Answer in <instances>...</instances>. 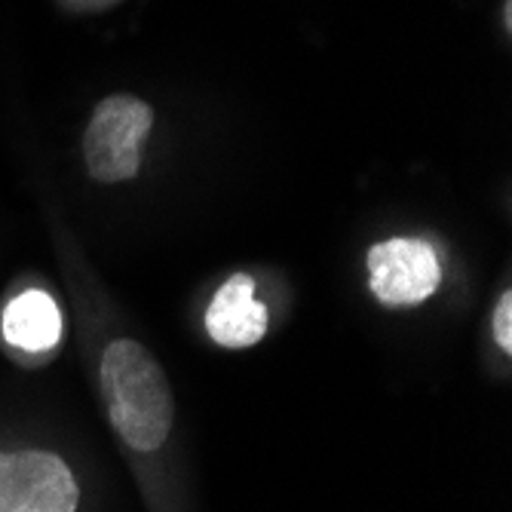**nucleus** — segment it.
<instances>
[{"mask_svg": "<svg viewBox=\"0 0 512 512\" xmlns=\"http://www.w3.org/2000/svg\"><path fill=\"white\" fill-rule=\"evenodd\" d=\"M442 283V264L427 240L396 237L368 249V286L384 307L427 301Z\"/></svg>", "mask_w": 512, "mask_h": 512, "instance_id": "nucleus-4", "label": "nucleus"}, {"mask_svg": "<svg viewBox=\"0 0 512 512\" xmlns=\"http://www.w3.org/2000/svg\"><path fill=\"white\" fill-rule=\"evenodd\" d=\"M77 503L80 485L59 454L0 451V512H74Z\"/></svg>", "mask_w": 512, "mask_h": 512, "instance_id": "nucleus-3", "label": "nucleus"}, {"mask_svg": "<svg viewBox=\"0 0 512 512\" xmlns=\"http://www.w3.org/2000/svg\"><path fill=\"white\" fill-rule=\"evenodd\" d=\"M154 129V111L135 96H108L92 111L83 135V160L96 181H129L142 169V145Z\"/></svg>", "mask_w": 512, "mask_h": 512, "instance_id": "nucleus-2", "label": "nucleus"}, {"mask_svg": "<svg viewBox=\"0 0 512 512\" xmlns=\"http://www.w3.org/2000/svg\"><path fill=\"white\" fill-rule=\"evenodd\" d=\"M0 338L19 353H46L62 338V313L50 292L25 289L0 313Z\"/></svg>", "mask_w": 512, "mask_h": 512, "instance_id": "nucleus-6", "label": "nucleus"}, {"mask_svg": "<svg viewBox=\"0 0 512 512\" xmlns=\"http://www.w3.org/2000/svg\"><path fill=\"white\" fill-rule=\"evenodd\" d=\"M206 332L227 350H243L264 338L267 307L255 301V279L249 273H234L215 292L206 310Z\"/></svg>", "mask_w": 512, "mask_h": 512, "instance_id": "nucleus-5", "label": "nucleus"}, {"mask_svg": "<svg viewBox=\"0 0 512 512\" xmlns=\"http://www.w3.org/2000/svg\"><path fill=\"white\" fill-rule=\"evenodd\" d=\"M99 381L117 436L142 454L163 448L175 421V402L166 371L151 350L129 338L111 341L102 353Z\"/></svg>", "mask_w": 512, "mask_h": 512, "instance_id": "nucleus-1", "label": "nucleus"}, {"mask_svg": "<svg viewBox=\"0 0 512 512\" xmlns=\"http://www.w3.org/2000/svg\"><path fill=\"white\" fill-rule=\"evenodd\" d=\"M491 332H494V341L503 353L512 350V292L506 289L494 307V316H491Z\"/></svg>", "mask_w": 512, "mask_h": 512, "instance_id": "nucleus-7", "label": "nucleus"}]
</instances>
